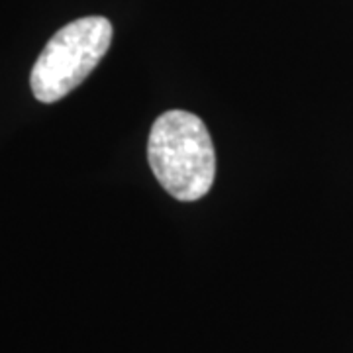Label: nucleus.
<instances>
[{
  "mask_svg": "<svg viewBox=\"0 0 353 353\" xmlns=\"http://www.w3.org/2000/svg\"><path fill=\"white\" fill-rule=\"evenodd\" d=\"M148 159L153 175L176 201H199L212 189L216 153L199 116L169 110L153 122Z\"/></svg>",
  "mask_w": 353,
  "mask_h": 353,
  "instance_id": "1",
  "label": "nucleus"
},
{
  "mask_svg": "<svg viewBox=\"0 0 353 353\" xmlns=\"http://www.w3.org/2000/svg\"><path fill=\"white\" fill-rule=\"evenodd\" d=\"M112 24L102 16L63 26L39 53L30 85L39 102H57L87 79L112 43Z\"/></svg>",
  "mask_w": 353,
  "mask_h": 353,
  "instance_id": "2",
  "label": "nucleus"
}]
</instances>
